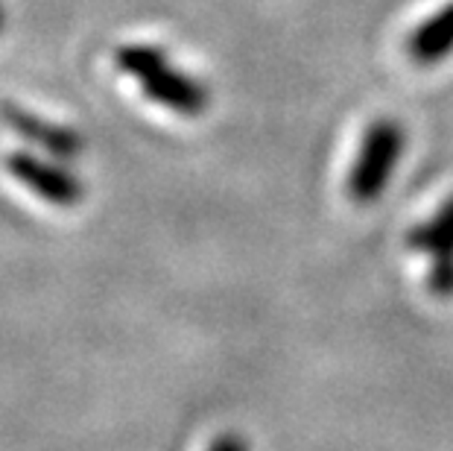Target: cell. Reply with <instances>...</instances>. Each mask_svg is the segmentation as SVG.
<instances>
[{"instance_id": "6da1fadb", "label": "cell", "mask_w": 453, "mask_h": 451, "mask_svg": "<svg viewBox=\"0 0 453 451\" xmlns=\"http://www.w3.org/2000/svg\"><path fill=\"white\" fill-rule=\"evenodd\" d=\"M403 150H407V136H403V127L398 121L378 118L365 127L349 176V194L357 206L378 203L389 179L395 176Z\"/></svg>"}, {"instance_id": "7a4b0ae2", "label": "cell", "mask_w": 453, "mask_h": 451, "mask_svg": "<svg viewBox=\"0 0 453 451\" xmlns=\"http://www.w3.org/2000/svg\"><path fill=\"white\" fill-rule=\"evenodd\" d=\"M6 170L24 188H30L38 199L56 208H76L85 199V185L80 176L71 174L59 159H44L35 152L18 150L6 159Z\"/></svg>"}, {"instance_id": "3957f363", "label": "cell", "mask_w": 453, "mask_h": 451, "mask_svg": "<svg viewBox=\"0 0 453 451\" xmlns=\"http://www.w3.org/2000/svg\"><path fill=\"white\" fill-rule=\"evenodd\" d=\"M410 249L433 258L430 267V291L448 299L453 296V197L433 214L427 223L416 226L407 235Z\"/></svg>"}, {"instance_id": "277c9868", "label": "cell", "mask_w": 453, "mask_h": 451, "mask_svg": "<svg viewBox=\"0 0 453 451\" xmlns=\"http://www.w3.org/2000/svg\"><path fill=\"white\" fill-rule=\"evenodd\" d=\"M0 118H4V123L15 136H21L27 144H33V147L47 152L50 159L71 161L82 152V138L76 129L65 127V123L47 121L42 114L24 109V105H18L12 100H6L0 105Z\"/></svg>"}, {"instance_id": "5b68a950", "label": "cell", "mask_w": 453, "mask_h": 451, "mask_svg": "<svg viewBox=\"0 0 453 451\" xmlns=\"http://www.w3.org/2000/svg\"><path fill=\"white\" fill-rule=\"evenodd\" d=\"M141 89L152 103L181 114V118H199L211 105L208 85L185 71L170 68V65H164L161 71L150 74L147 80H141Z\"/></svg>"}, {"instance_id": "8992f818", "label": "cell", "mask_w": 453, "mask_h": 451, "mask_svg": "<svg viewBox=\"0 0 453 451\" xmlns=\"http://www.w3.org/2000/svg\"><path fill=\"white\" fill-rule=\"evenodd\" d=\"M453 51V4H445L436 9L430 18L416 27L407 38V56L410 62L430 68L439 65L441 59H448Z\"/></svg>"}, {"instance_id": "52a82bcc", "label": "cell", "mask_w": 453, "mask_h": 451, "mask_svg": "<svg viewBox=\"0 0 453 451\" xmlns=\"http://www.w3.org/2000/svg\"><path fill=\"white\" fill-rule=\"evenodd\" d=\"M114 65H118L120 74L132 76V80H147L150 74L161 71L164 65H170L167 51L158 44H123L114 53Z\"/></svg>"}, {"instance_id": "ba28073f", "label": "cell", "mask_w": 453, "mask_h": 451, "mask_svg": "<svg viewBox=\"0 0 453 451\" xmlns=\"http://www.w3.org/2000/svg\"><path fill=\"white\" fill-rule=\"evenodd\" d=\"M208 451H249V443L240 434H234V431H226V434L211 439Z\"/></svg>"}, {"instance_id": "9c48e42d", "label": "cell", "mask_w": 453, "mask_h": 451, "mask_svg": "<svg viewBox=\"0 0 453 451\" xmlns=\"http://www.w3.org/2000/svg\"><path fill=\"white\" fill-rule=\"evenodd\" d=\"M4 27H6V12H4V6H0V33H4Z\"/></svg>"}]
</instances>
